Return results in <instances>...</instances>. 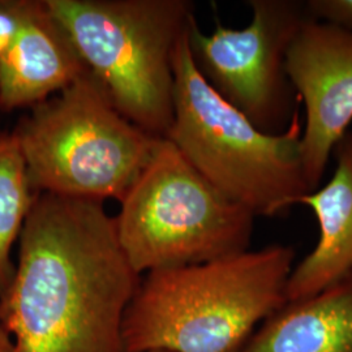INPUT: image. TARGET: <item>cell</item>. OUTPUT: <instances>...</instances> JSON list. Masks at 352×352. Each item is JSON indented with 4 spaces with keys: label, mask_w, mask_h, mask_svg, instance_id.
Returning a JSON list of instances; mask_svg holds the SVG:
<instances>
[{
    "label": "cell",
    "mask_w": 352,
    "mask_h": 352,
    "mask_svg": "<svg viewBox=\"0 0 352 352\" xmlns=\"http://www.w3.org/2000/svg\"><path fill=\"white\" fill-rule=\"evenodd\" d=\"M115 109L164 138L174 116V55L195 17L188 0H45Z\"/></svg>",
    "instance_id": "obj_4"
},
{
    "label": "cell",
    "mask_w": 352,
    "mask_h": 352,
    "mask_svg": "<svg viewBox=\"0 0 352 352\" xmlns=\"http://www.w3.org/2000/svg\"><path fill=\"white\" fill-rule=\"evenodd\" d=\"M286 72L305 106L300 154L315 190L352 123V33L308 20L289 45Z\"/></svg>",
    "instance_id": "obj_8"
},
{
    "label": "cell",
    "mask_w": 352,
    "mask_h": 352,
    "mask_svg": "<svg viewBox=\"0 0 352 352\" xmlns=\"http://www.w3.org/2000/svg\"><path fill=\"white\" fill-rule=\"evenodd\" d=\"M336 168L324 187L302 195L296 205L312 209L320 235L314 251L294 265L287 302L312 296L352 273V132L333 151Z\"/></svg>",
    "instance_id": "obj_10"
},
{
    "label": "cell",
    "mask_w": 352,
    "mask_h": 352,
    "mask_svg": "<svg viewBox=\"0 0 352 352\" xmlns=\"http://www.w3.org/2000/svg\"><path fill=\"white\" fill-rule=\"evenodd\" d=\"M37 193L30 187L16 136L0 132V298L12 282V248L20 239Z\"/></svg>",
    "instance_id": "obj_12"
},
{
    "label": "cell",
    "mask_w": 352,
    "mask_h": 352,
    "mask_svg": "<svg viewBox=\"0 0 352 352\" xmlns=\"http://www.w3.org/2000/svg\"><path fill=\"white\" fill-rule=\"evenodd\" d=\"M120 202L116 235L140 276L250 250L256 217L210 184L170 140H161Z\"/></svg>",
    "instance_id": "obj_6"
},
{
    "label": "cell",
    "mask_w": 352,
    "mask_h": 352,
    "mask_svg": "<svg viewBox=\"0 0 352 352\" xmlns=\"http://www.w3.org/2000/svg\"><path fill=\"white\" fill-rule=\"evenodd\" d=\"M13 135L37 195L101 202L122 201L164 139L126 119L89 72L34 106Z\"/></svg>",
    "instance_id": "obj_5"
},
{
    "label": "cell",
    "mask_w": 352,
    "mask_h": 352,
    "mask_svg": "<svg viewBox=\"0 0 352 352\" xmlns=\"http://www.w3.org/2000/svg\"><path fill=\"white\" fill-rule=\"evenodd\" d=\"M238 352H352V273L285 302Z\"/></svg>",
    "instance_id": "obj_11"
},
{
    "label": "cell",
    "mask_w": 352,
    "mask_h": 352,
    "mask_svg": "<svg viewBox=\"0 0 352 352\" xmlns=\"http://www.w3.org/2000/svg\"><path fill=\"white\" fill-rule=\"evenodd\" d=\"M0 352H14L10 334L1 327H0Z\"/></svg>",
    "instance_id": "obj_15"
},
{
    "label": "cell",
    "mask_w": 352,
    "mask_h": 352,
    "mask_svg": "<svg viewBox=\"0 0 352 352\" xmlns=\"http://www.w3.org/2000/svg\"><path fill=\"white\" fill-rule=\"evenodd\" d=\"M88 72L45 0H25L21 29L0 59V110L34 107Z\"/></svg>",
    "instance_id": "obj_9"
},
{
    "label": "cell",
    "mask_w": 352,
    "mask_h": 352,
    "mask_svg": "<svg viewBox=\"0 0 352 352\" xmlns=\"http://www.w3.org/2000/svg\"><path fill=\"white\" fill-rule=\"evenodd\" d=\"M25 0H0V59L12 47L21 29Z\"/></svg>",
    "instance_id": "obj_14"
},
{
    "label": "cell",
    "mask_w": 352,
    "mask_h": 352,
    "mask_svg": "<svg viewBox=\"0 0 352 352\" xmlns=\"http://www.w3.org/2000/svg\"><path fill=\"white\" fill-rule=\"evenodd\" d=\"M174 78V116L166 139L221 193L254 217H274L312 192L302 170L299 113L282 133L258 129L202 77L188 32L176 47Z\"/></svg>",
    "instance_id": "obj_3"
},
{
    "label": "cell",
    "mask_w": 352,
    "mask_h": 352,
    "mask_svg": "<svg viewBox=\"0 0 352 352\" xmlns=\"http://www.w3.org/2000/svg\"><path fill=\"white\" fill-rule=\"evenodd\" d=\"M251 23L241 29L217 21L205 34L196 19L189 51L206 82L258 129L285 132L292 122L296 93L286 72L289 45L311 20L299 0H250Z\"/></svg>",
    "instance_id": "obj_7"
},
{
    "label": "cell",
    "mask_w": 352,
    "mask_h": 352,
    "mask_svg": "<svg viewBox=\"0 0 352 352\" xmlns=\"http://www.w3.org/2000/svg\"><path fill=\"white\" fill-rule=\"evenodd\" d=\"M311 20L352 33V0H307Z\"/></svg>",
    "instance_id": "obj_13"
},
{
    "label": "cell",
    "mask_w": 352,
    "mask_h": 352,
    "mask_svg": "<svg viewBox=\"0 0 352 352\" xmlns=\"http://www.w3.org/2000/svg\"><path fill=\"white\" fill-rule=\"evenodd\" d=\"M295 251L273 244L148 273L128 307L126 352H238L285 302Z\"/></svg>",
    "instance_id": "obj_2"
},
{
    "label": "cell",
    "mask_w": 352,
    "mask_h": 352,
    "mask_svg": "<svg viewBox=\"0 0 352 352\" xmlns=\"http://www.w3.org/2000/svg\"><path fill=\"white\" fill-rule=\"evenodd\" d=\"M148 352H168V351H162V350H155V351H148Z\"/></svg>",
    "instance_id": "obj_16"
},
{
    "label": "cell",
    "mask_w": 352,
    "mask_h": 352,
    "mask_svg": "<svg viewBox=\"0 0 352 352\" xmlns=\"http://www.w3.org/2000/svg\"><path fill=\"white\" fill-rule=\"evenodd\" d=\"M140 282L101 201L41 193L0 298V327L14 352H126Z\"/></svg>",
    "instance_id": "obj_1"
}]
</instances>
